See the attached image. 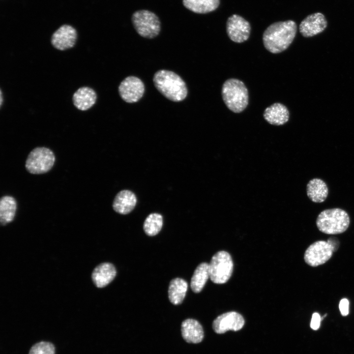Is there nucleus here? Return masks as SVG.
<instances>
[{
    "label": "nucleus",
    "instance_id": "nucleus-1",
    "mask_svg": "<svg viewBox=\"0 0 354 354\" xmlns=\"http://www.w3.org/2000/svg\"><path fill=\"white\" fill-rule=\"evenodd\" d=\"M296 31V24L293 20L274 23L269 26L263 33L264 45L271 53H281L292 43Z\"/></svg>",
    "mask_w": 354,
    "mask_h": 354
},
{
    "label": "nucleus",
    "instance_id": "nucleus-2",
    "mask_svg": "<svg viewBox=\"0 0 354 354\" xmlns=\"http://www.w3.org/2000/svg\"><path fill=\"white\" fill-rule=\"evenodd\" d=\"M153 81L156 89L172 101H181L187 95L185 83L173 71L165 69L158 70L154 74Z\"/></svg>",
    "mask_w": 354,
    "mask_h": 354
},
{
    "label": "nucleus",
    "instance_id": "nucleus-3",
    "mask_svg": "<svg viewBox=\"0 0 354 354\" xmlns=\"http://www.w3.org/2000/svg\"><path fill=\"white\" fill-rule=\"evenodd\" d=\"M222 96L227 108L235 113L242 112L248 104V92L240 80L231 78L223 83Z\"/></svg>",
    "mask_w": 354,
    "mask_h": 354
},
{
    "label": "nucleus",
    "instance_id": "nucleus-4",
    "mask_svg": "<svg viewBox=\"0 0 354 354\" xmlns=\"http://www.w3.org/2000/svg\"><path fill=\"white\" fill-rule=\"evenodd\" d=\"M350 223L349 215L339 208L326 209L322 211L316 220L317 226L321 232L328 235L342 233L348 228Z\"/></svg>",
    "mask_w": 354,
    "mask_h": 354
},
{
    "label": "nucleus",
    "instance_id": "nucleus-5",
    "mask_svg": "<svg viewBox=\"0 0 354 354\" xmlns=\"http://www.w3.org/2000/svg\"><path fill=\"white\" fill-rule=\"evenodd\" d=\"M209 278L218 284L226 283L233 271V262L230 254L225 251L216 253L208 264Z\"/></svg>",
    "mask_w": 354,
    "mask_h": 354
},
{
    "label": "nucleus",
    "instance_id": "nucleus-6",
    "mask_svg": "<svg viewBox=\"0 0 354 354\" xmlns=\"http://www.w3.org/2000/svg\"><path fill=\"white\" fill-rule=\"evenodd\" d=\"M132 22L136 31L142 37L153 38L160 31L159 19L151 11L140 10L135 12L132 16Z\"/></svg>",
    "mask_w": 354,
    "mask_h": 354
},
{
    "label": "nucleus",
    "instance_id": "nucleus-7",
    "mask_svg": "<svg viewBox=\"0 0 354 354\" xmlns=\"http://www.w3.org/2000/svg\"><path fill=\"white\" fill-rule=\"evenodd\" d=\"M55 162V155L50 149L45 147H37L29 154L25 167L30 174H42L49 172Z\"/></svg>",
    "mask_w": 354,
    "mask_h": 354
},
{
    "label": "nucleus",
    "instance_id": "nucleus-8",
    "mask_svg": "<svg viewBox=\"0 0 354 354\" xmlns=\"http://www.w3.org/2000/svg\"><path fill=\"white\" fill-rule=\"evenodd\" d=\"M333 252L332 247L327 241L319 240L307 248L304 259L307 264L316 267L326 263L331 257Z\"/></svg>",
    "mask_w": 354,
    "mask_h": 354
},
{
    "label": "nucleus",
    "instance_id": "nucleus-9",
    "mask_svg": "<svg viewBox=\"0 0 354 354\" xmlns=\"http://www.w3.org/2000/svg\"><path fill=\"white\" fill-rule=\"evenodd\" d=\"M118 90L120 97L125 102L135 103L143 97L145 85L139 78L128 76L120 83Z\"/></svg>",
    "mask_w": 354,
    "mask_h": 354
},
{
    "label": "nucleus",
    "instance_id": "nucleus-10",
    "mask_svg": "<svg viewBox=\"0 0 354 354\" xmlns=\"http://www.w3.org/2000/svg\"><path fill=\"white\" fill-rule=\"evenodd\" d=\"M226 30L231 40L236 43H242L249 38L251 27L249 23L243 17L234 14L227 20Z\"/></svg>",
    "mask_w": 354,
    "mask_h": 354
},
{
    "label": "nucleus",
    "instance_id": "nucleus-11",
    "mask_svg": "<svg viewBox=\"0 0 354 354\" xmlns=\"http://www.w3.org/2000/svg\"><path fill=\"white\" fill-rule=\"evenodd\" d=\"M242 316L235 311H231L218 316L212 323V328L217 334H223L228 330L238 331L244 324Z\"/></svg>",
    "mask_w": 354,
    "mask_h": 354
},
{
    "label": "nucleus",
    "instance_id": "nucleus-12",
    "mask_svg": "<svg viewBox=\"0 0 354 354\" xmlns=\"http://www.w3.org/2000/svg\"><path fill=\"white\" fill-rule=\"evenodd\" d=\"M327 25L325 16L318 12L306 17L300 23L299 30L303 36L310 37L322 32Z\"/></svg>",
    "mask_w": 354,
    "mask_h": 354
},
{
    "label": "nucleus",
    "instance_id": "nucleus-13",
    "mask_svg": "<svg viewBox=\"0 0 354 354\" xmlns=\"http://www.w3.org/2000/svg\"><path fill=\"white\" fill-rule=\"evenodd\" d=\"M77 37L76 30L70 25H64L54 32L51 41L55 48L64 51L74 46Z\"/></svg>",
    "mask_w": 354,
    "mask_h": 354
},
{
    "label": "nucleus",
    "instance_id": "nucleus-14",
    "mask_svg": "<svg viewBox=\"0 0 354 354\" xmlns=\"http://www.w3.org/2000/svg\"><path fill=\"white\" fill-rule=\"evenodd\" d=\"M181 334L184 340L189 343H200L204 337L202 325L198 321L193 319H187L182 322Z\"/></svg>",
    "mask_w": 354,
    "mask_h": 354
},
{
    "label": "nucleus",
    "instance_id": "nucleus-15",
    "mask_svg": "<svg viewBox=\"0 0 354 354\" xmlns=\"http://www.w3.org/2000/svg\"><path fill=\"white\" fill-rule=\"evenodd\" d=\"M96 99V92L88 87L79 88L72 96L74 105L81 111H86L91 108L95 104Z\"/></svg>",
    "mask_w": 354,
    "mask_h": 354
},
{
    "label": "nucleus",
    "instance_id": "nucleus-16",
    "mask_svg": "<svg viewBox=\"0 0 354 354\" xmlns=\"http://www.w3.org/2000/svg\"><path fill=\"white\" fill-rule=\"evenodd\" d=\"M116 273V269L113 265L104 263L98 265L94 269L91 278L97 287L103 288L113 281Z\"/></svg>",
    "mask_w": 354,
    "mask_h": 354
},
{
    "label": "nucleus",
    "instance_id": "nucleus-17",
    "mask_svg": "<svg viewBox=\"0 0 354 354\" xmlns=\"http://www.w3.org/2000/svg\"><path fill=\"white\" fill-rule=\"evenodd\" d=\"M264 118L269 123L274 125H282L289 119L287 108L280 103H275L267 107L264 112Z\"/></svg>",
    "mask_w": 354,
    "mask_h": 354
},
{
    "label": "nucleus",
    "instance_id": "nucleus-18",
    "mask_svg": "<svg viewBox=\"0 0 354 354\" xmlns=\"http://www.w3.org/2000/svg\"><path fill=\"white\" fill-rule=\"evenodd\" d=\"M136 203L137 198L134 193L128 190H123L115 196L113 207L117 212L126 214L134 209Z\"/></svg>",
    "mask_w": 354,
    "mask_h": 354
},
{
    "label": "nucleus",
    "instance_id": "nucleus-19",
    "mask_svg": "<svg viewBox=\"0 0 354 354\" xmlns=\"http://www.w3.org/2000/svg\"><path fill=\"white\" fill-rule=\"evenodd\" d=\"M328 189L325 182L322 179L314 178L307 184V195L314 203H322L326 199Z\"/></svg>",
    "mask_w": 354,
    "mask_h": 354
},
{
    "label": "nucleus",
    "instance_id": "nucleus-20",
    "mask_svg": "<svg viewBox=\"0 0 354 354\" xmlns=\"http://www.w3.org/2000/svg\"><path fill=\"white\" fill-rule=\"evenodd\" d=\"M188 288L186 281L180 278L172 279L169 284L168 296L170 302L174 305H178L183 300Z\"/></svg>",
    "mask_w": 354,
    "mask_h": 354
},
{
    "label": "nucleus",
    "instance_id": "nucleus-21",
    "mask_svg": "<svg viewBox=\"0 0 354 354\" xmlns=\"http://www.w3.org/2000/svg\"><path fill=\"white\" fill-rule=\"evenodd\" d=\"M17 209L16 200L10 196H4L0 200V222L2 225L12 222Z\"/></svg>",
    "mask_w": 354,
    "mask_h": 354
},
{
    "label": "nucleus",
    "instance_id": "nucleus-22",
    "mask_svg": "<svg viewBox=\"0 0 354 354\" xmlns=\"http://www.w3.org/2000/svg\"><path fill=\"white\" fill-rule=\"evenodd\" d=\"M183 5L189 10L198 14H206L216 10L220 0H182Z\"/></svg>",
    "mask_w": 354,
    "mask_h": 354
},
{
    "label": "nucleus",
    "instance_id": "nucleus-23",
    "mask_svg": "<svg viewBox=\"0 0 354 354\" xmlns=\"http://www.w3.org/2000/svg\"><path fill=\"white\" fill-rule=\"evenodd\" d=\"M208 267V264L202 263L195 269L190 283L191 288L194 293H200L209 278Z\"/></svg>",
    "mask_w": 354,
    "mask_h": 354
},
{
    "label": "nucleus",
    "instance_id": "nucleus-24",
    "mask_svg": "<svg viewBox=\"0 0 354 354\" xmlns=\"http://www.w3.org/2000/svg\"><path fill=\"white\" fill-rule=\"evenodd\" d=\"M162 225V216L157 213H152L148 215L145 219L143 229L147 235L154 236L160 231Z\"/></svg>",
    "mask_w": 354,
    "mask_h": 354
},
{
    "label": "nucleus",
    "instance_id": "nucleus-25",
    "mask_svg": "<svg viewBox=\"0 0 354 354\" xmlns=\"http://www.w3.org/2000/svg\"><path fill=\"white\" fill-rule=\"evenodd\" d=\"M54 345L48 342H40L34 344L29 354H55Z\"/></svg>",
    "mask_w": 354,
    "mask_h": 354
},
{
    "label": "nucleus",
    "instance_id": "nucleus-26",
    "mask_svg": "<svg viewBox=\"0 0 354 354\" xmlns=\"http://www.w3.org/2000/svg\"><path fill=\"white\" fill-rule=\"evenodd\" d=\"M339 308L341 314L343 316H346L349 314V302L347 298L342 299L339 303Z\"/></svg>",
    "mask_w": 354,
    "mask_h": 354
},
{
    "label": "nucleus",
    "instance_id": "nucleus-27",
    "mask_svg": "<svg viewBox=\"0 0 354 354\" xmlns=\"http://www.w3.org/2000/svg\"><path fill=\"white\" fill-rule=\"evenodd\" d=\"M321 321V317L318 313H314L312 315L310 327L313 330H317L320 327V323Z\"/></svg>",
    "mask_w": 354,
    "mask_h": 354
},
{
    "label": "nucleus",
    "instance_id": "nucleus-28",
    "mask_svg": "<svg viewBox=\"0 0 354 354\" xmlns=\"http://www.w3.org/2000/svg\"><path fill=\"white\" fill-rule=\"evenodd\" d=\"M327 242L331 246L333 251H336L339 247V242L338 239L334 237L329 238Z\"/></svg>",
    "mask_w": 354,
    "mask_h": 354
},
{
    "label": "nucleus",
    "instance_id": "nucleus-29",
    "mask_svg": "<svg viewBox=\"0 0 354 354\" xmlns=\"http://www.w3.org/2000/svg\"><path fill=\"white\" fill-rule=\"evenodd\" d=\"M2 100H3L2 93V91H1V90H0V107H1V106H2V102H3V101H2Z\"/></svg>",
    "mask_w": 354,
    "mask_h": 354
}]
</instances>
